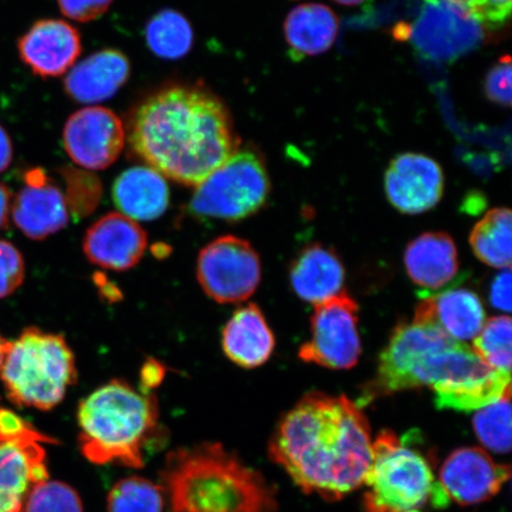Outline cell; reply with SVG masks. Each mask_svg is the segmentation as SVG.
<instances>
[{"mask_svg":"<svg viewBox=\"0 0 512 512\" xmlns=\"http://www.w3.org/2000/svg\"><path fill=\"white\" fill-rule=\"evenodd\" d=\"M373 441L360 406L311 392L281 419L268 454L305 494L337 502L363 485Z\"/></svg>","mask_w":512,"mask_h":512,"instance_id":"obj_1","label":"cell"},{"mask_svg":"<svg viewBox=\"0 0 512 512\" xmlns=\"http://www.w3.org/2000/svg\"><path fill=\"white\" fill-rule=\"evenodd\" d=\"M128 143L164 178L197 187L239 151L223 102L202 88L160 89L134 111Z\"/></svg>","mask_w":512,"mask_h":512,"instance_id":"obj_2","label":"cell"},{"mask_svg":"<svg viewBox=\"0 0 512 512\" xmlns=\"http://www.w3.org/2000/svg\"><path fill=\"white\" fill-rule=\"evenodd\" d=\"M427 386L439 409L467 413L511 395V375L486 366L470 345L434 326L400 324L382 351L377 373L364 387L361 401L368 405L382 396Z\"/></svg>","mask_w":512,"mask_h":512,"instance_id":"obj_3","label":"cell"},{"mask_svg":"<svg viewBox=\"0 0 512 512\" xmlns=\"http://www.w3.org/2000/svg\"><path fill=\"white\" fill-rule=\"evenodd\" d=\"M162 486L170 512H275L272 485L220 444L178 448L166 457Z\"/></svg>","mask_w":512,"mask_h":512,"instance_id":"obj_4","label":"cell"},{"mask_svg":"<svg viewBox=\"0 0 512 512\" xmlns=\"http://www.w3.org/2000/svg\"><path fill=\"white\" fill-rule=\"evenodd\" d=\"M157 400L114 380L82 400L78 409L80 450L96 465L145 466L146 451L159 432Z\"/></svg>","mask_w":512,"mask_h":512,"instance_id":"obj_5","label":"cell"},{"mask_svg":"<svg viewBox=\"0 0 512 512\" xmlns=\"http://www.w3.org/2000/svg\"><path fill=\"white\" fill-rule=\"evenodd\" d=\"M0 379L18 407L50 411L78 379L75 357L62 335L29 328L6 351Z\"/></svg>","mask_w":512,"mask_h":512,"instance_id":"obj_6","label":"cell"},{"mask_svg":"<svg viewBox=\"0 0 512 512\" xmlns=\"http://www.w3.org/2000/svg\"><path fill=\"white\" fill-rule=\"evenodd\" d=\"M364 512H421L430 502L447 503L430 460L392 431L373 441L364 478Z\"/></svg>","mask_w":512,"mask_h":512,"instance_id":"obj_7","label":"cell"},{"mask_svg":"<svg viewBox=\"0 0 512 512\" xmlns=\"http://www.w3.org/2000/svg\"><path fill=\"white\" fill-rule=\"evenodd\" d=\"M270 192L264 160L253 151H238L197 185L188 211L200 219L240 221L258 213Z\"/></svg>","mask_w":512,"mask_h":512,"instance_id":"obj_8","label":"cell"},{"mask_svg":"<svg viewBox=\"0 0 512 512\" xmlns=\"http://www.w3.org/2000/svg\"><path fill=\"white\" fill-rule=\"evenodd\" d=\"M197 278L203 291L215 302H245L260 284L259 255L248 241L233 235L221 236L202 249Z\"/></svg>","mask_w":512,"mask_h":512,"instance_id":"obj_9","label":"cell"},{"mask_svg":"<svg viewBox=\"0 0 512 512\" xmlns=\"http://www.w3.org/2000/svg\"><path fill=\"white\" fill-rule=\"evenodd\" d=\"M357 324V303L345 292L316 305L311 338L299 349L300 360L328 369L354 368L362 350Z\"/></svg>","mask_w":512,"mask_h":512,"instance_id":"obj_10","label":"cell"},{"mask_svg":"<svg viewBox=\"0 0 512 512\" xmlns=\"http://www.w3.org/2000/svg\"><path fill=\"white\" fill-rule=\"evenodd\" d=\"M125 128L108 108L92 106L70 115L63 130L68 156L83 169L110 168L125 146Z\"/></svg>","mask_w":512,"mask_h":512,"instance_id":"obj_11","label":"cell"},{"mask_svg":"<svg viewBox=\"0 0 512 512\" xmlns=\"http://www.w3.org/2000/svg\"><path fill=\"white\" fill-rule=\"evenodd\" d=\"M510 476V466L497 463L484 448L460 447L445 460L437 480L448 502L476 505L498 495Z\"/></svg>","mask_w":512,"mask_h":512,"instance_id":"obj_12","label":"cell"},{"mask_svg":"<svg viewBox=\"0 0 512 512\" xmlns=\"http://www.w3.org/2000/svg\"><path fill=\"white\" fill-rule=\"evenodd\" d=\"M56 440L37 430L19 438H0V512H24L37 484L49 479L44 444Z\"/></svg>","mask_w":512,"mask_h":512,"instance_id":"obj_13","label":"cell"},{"mask_svg":"<svg viewBox=\"0 0 512 512\" xmlns=\"http://www.w3.org/2000/svg\"><path fill=\"white\" fill-rule=\"evenodd\" d=\"M483 28L448 0H425L413 29V43L434 60H453L475 48Z\"/></svg>","mask_w":512,"mask_h":512,"instance_id":"obj_14","label":"cell"},{"mask_svg":"<svg viewBox=\"0 0 512 512\" xmlns=\"http://www.w3.org/2000/svg\"><path fill=\"white\" fill-rule=\"evenodd\" d=\"M445 177L438 162L421 153L396 156L384 175L390 204L402 214L418 215L438 206Z\"/></svg>","mask_w":512,"mask_h":512,"instance_id":"obj_15","label":"cell"},{"mask_svg":"<svg viewBox=\"0 0 512 512\" xmlns=\"http://www.w3.org/2000/svg\"><path fill=\"white\" fill-rule=\"evenodd\" d=\"M19 57L40 78H59L73 68L82 51L80 32L61 19H42L18 42Z\"/></svg>","mask_w":512,"mask_h":512,"instance_id":"obj_16","label":"cell"},{"mask_svg":"<svg viewBox=\"0 0 512 512\" xmlns=\"http://www.w3.org/2000/svg\"><path fill=\"white\" fill-rule=\"evenodd\" d=\"M24 181L11 206L12 220L18 229L34 240L60 232L69 221L66 197L41 169L28 171Z\"/></svg>","mask_w":512,"mask_h":512,"instance_id":"obj_17","label":"cell"},{"mask_svg":"<svg viewBox=\"0 0 512 512\" xmlns=\"http://www.w3.org/2000/svg\"><path fill=\"white\" fill-rule=\"evenodd\" d=\"M146 247L144 229L120 213L107 214L93 223L83 242V251L92 264L119 272L136 266Z\"/></svg>","mask_w":512,"mask_h":512,"instance_id":"obj_18","label":"cell"},{"mask_svg":"<svg viewBox=\"0 0 512 512\" xmlns=\"http://www.w3.org/2000/svg\"><path fill=\"white\" fill-rule=\"evenodd\" d=\"M414 323L431 325L458 342L473 341L485 325L482 300L467 288L428 296L416 307Z\"/></svg>","mask_w":512,"mask_h":512,"instance_id":"obj_19","label":"cell"},{"mask_svg":"<svg viewBox=\"0 0 512 512\" xmlns=\"http://www.w3.org/2000/svg\"><path fill=\"white\" fill-rule=\"evenodd\" d=\"M130 75L127 56L117 49H104L70 69L64 89L69 98L80 104H99L117 94Z\"/></svg>","mask_w":512,"mask_h":512,"instance_id":"obj_20","label":"cell"},{"mask_svg":"<svg viewBox=\"0 0 512 512\" xmlns=\"http://www.w3.org/2000/svg\"><path fill=\"white\" fill-rule=\"evenodd\" d=\"M112 194L120 214L136 222L159 219L170 203L168 183L150 166H134L124 171L115 179Z\"/></svg>","mask_w":512,"mask_h":512,"instance_id":"obj_21","label":"cell"},{"mask_svg":"<svg viewBox=\"0 0 512 512\" xmlns=\"http://www.w3.org/2000/svg\"><path fill=\"white\" fill-rule=\"evenodd\" d=\"M275 338L258 306L236 311L224 326L222 348L230 361L245 369L262 366L273 354Z\"/></svg>","mask_w":512,"mask_h":512,"instance_id":"obj_22","label":"cell"},{"mask_svg":"<svg viewBox=\"0 0 512 512\" xmlns=\"http://www.w3.org/2000/svg\"><path fill=\"white\" fill-rule=\"evenodd\" d=\"M409 278L425 290H439L456 278L457 247L450 235L426 233L409 243L405 253Z\"/></svg>","mask_w":512,"mask_h":512,"instance_id":"obj_23","label":"cell"},{"mask_svg":"<svg viewBox=\"0 0 512 512\" xmlns=\"http://www.w3.org/2000/svg\"><path fill=\"white\" fill-rule=\"evenodd\" d=\"M290 278L297 296L316 306L342 293L345 271L331 249L312 245L294 261Z\"/></svg>","mask_w":512,"mask_h":512,"instance_id":"obj_24","label":"cell"},{"mask_svg":"<svg viewBox=\"0 0 512 512\" xmlns=\"http://www.w3.org/2000/svg\"><path fill=\"white\" fill-rule=\"evenodd\" d=\"M339 19L329 6L310 3L294 8L284 24L285 38L293 56L326 53L336 41Z\"/></svg>","mask_w":512,"mask_h":512,"instance_id":"obj_25","label":"cell"},{"mask_svg":"<svg viewBox=\"0 0 512 512\" xmlns=\"http://www.w3.org/2000/svg\"><path fill=\"white\" fill-rule=\"evenodd\" d=\"M473 253L484 264L505 270L511 266V211H489L473 228L470 236Z\"/></svg>","mask_w":512,"mask_h":512,"instance_id":"obj_26","label":"cell"},{"mask_svg":"<svg viewBox=\"0 0 512 512\" xmlns=\"http://www.w3.org/2000/svg\"><path fill=\"white\" fill-rule=\"evenodd\" d=\"M145 40L153 54L165 60L182 59L194 44L187 18L175 10L159 11L145 28Z\"/></svg>","mask_w":512,"mask_h":512,"instance_id":"obj_27","label":"cell"},{"mask_svg":"<svg viewBox=\"0 0 512 512\" xmlns=\"http://www.w3.org/2000/svg\"><path fill=\"white\" fill-rule=\"evenodd\" d=\"M164 504L163 486L142 477L119 480L107 497L108 512H163Z\"/></svg>","mask_w":512,"mask_h":512,"instance_id":"obj_28","label":"cell"},{"mask_svg":"<svg viewBox=\"0 0 512 512\" xmlns=\"http://www.w3.org/2000/svg\"><path fill=\"white\" fill-rule=\"evenodd\" d=\"M512 330L509 316L490 318L482 331L473 339V351L486 366L499 371L511 373Z\"/></svg>","mask_w":512,"mask_h":512,"instance_id":"obj_29","label":"cell"},{"mask_svg":"<svg viewBox=\"0 0 512 512\" xmlns=\"http://www.w3.org/2000/svg\"><path fill=\"white\" fill-rule=\"evenodd\" d=\"M511 395L486 406L473 418V430L485 450L507 454L511 448Z\"/></svg>","mask_w":512,"mask_h":512,"instance_id":"obj_30","label":"cell"},{"mask_svg":"<svg viewBox=\"0 0 512 512\" xmlns=\"http://www.w3.org/2000/svg\"><path fill=\"white\" fill-rule=\"evenodd\" d=\"M24 512H83V507L72 486L48 479L31 490Z\"/></svg>","mask_w":512,"mask_h":512,"instance_id":"obj_31","label":"cell"},{"mask_svg":"<svg viewBox=\"0 0 512 512\" xmlns=\"http://www.w3.org/2000/svg\"><path fill=\"white\" fill-rule=\"evenodd\" d=\"M484 29H499L509 22L512 0H448Z\"/></svg>","mask_w":512,"mask_h":512,"instance_id":"obj_32","label":"cell"},{"mask_svg":"<svg viewBox=\"0 0 512 512\" xmlns=\"http://www.w3.org/2000/svg\"><path fill=\"white\" fill-rule=\"evenodd\" d=\"M23 256L12 243L0 240V298L14 293L23 284Z\"/></svg>","mask_w":512,"mask_h":512,"instance_id":"obj_33","label":"cell"},{"mask_svg":"<svg viewBox=\"0 0 512 512\" xmlns=\"http://www.w3.org/2000/svg\"><path fill=\"white\" fill-rule=\"evenodd\" d=\"M484 92L488 99L497 105L505 107L511 105V60L509 56L503 57L486 75Z\"/></svg>","mask_w":512,"mask_h":512,"instance_id":"obj_34","label":"cell"},{"mask_svg":"<svg viewBox=\"0 0 512 512\" xmlns=\"http://www.w3.org/2000/svg\"><path fill=\"white\" fill-rule=\"evenodd\" d=\"M64 178L68 183V198L66 197L68 208H73L78 202L80 195L87 197L89 203L96 207L101 194V185L99 179L89 172L69 169L63 172Z\"/></svg>","mask_w":512,"mask_h":512,"instance_id":"obj_35","label":"cell"},{"mask_svg":"<svg viewBox=\"0 0 512 512\" xmlns=\"http://www.w3.org/2000/svg\"><path fill=\"white\" fill-rule=\"evenodd\" d=\"M64 16L75 22L88 23L104 16L113 0H57Z\"/></svg>","mask_w":512,"mask_h":512,"instance_id":"obj_36","label":"cell"},{"mask_svg":"<svg viewBox=\"0 0 512 512\" xmlns=\"http://www.w3.org/2000/svg\"><path fill=\"white\" fill-rule=\"evenodd\" d=\"M490 302L499 311L511 312V272L505 268L491 285Z\"/></svg>","mask_w":512,"mask_h":512,"instance_id":"obj_37","label":"cell"},{"mask_svg":"<svg viewBox=\"0 0 512 512\" xmlns=\"http://www.w3.org/2000/svg\"><path fill=\"white\" fill-rule=\"evenodd\" d=\"M14 156L11 139L8 132L0 125V174L9 168Z\"/></svg>","mask_w":512,"mask_h":512,"instance_id":"obj_38","label":"cell"},{"mask_svg":"<svg viewBox=\"0 0 512 512\" xmlns=\"http://www.w3.org/2000/svg\"><path fill=\"white\" fill-rule=\"evenodd\" d=\"M12 200L10 191L0 183V230L8 226L11 213Z\"/></svg>","mask_w":512,"mask_h":512,"instance_id":"obj_39","label":"cell"},{"mask_svg":"<svg viewBox=\"0 0 512 512\" xmlns=\"http://www.w3.org/2000/svg\"><path fill=\"white\" fill-rule=\"evenodd\" d=\"M10 347V341L5 339L2 334H0V368H2V364L4 362V358L6 355V351H8Z\"/></svg>","mask_w":512,"mask_h":512,"instance_id":"obj_40","label":"cell"},{"mask_svg":"<svg viewBox=\"0 0 512 512\" xmlns=\"http://www.w3.org/2000/svg\"><path fill=\"white\" fill-rule=\"evenodd\" d=\"M334 2L347 6H354L364 2V0H334Z\"/></svg>","mask_w":512,"mask_h":512,"instance_id":"obj_41","label":"cell"}]
</instances>
